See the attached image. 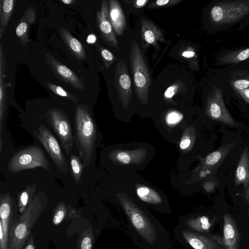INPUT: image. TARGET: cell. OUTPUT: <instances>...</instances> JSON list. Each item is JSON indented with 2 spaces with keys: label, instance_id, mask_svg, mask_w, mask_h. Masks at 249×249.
Here are the masks:
<instances>
[{
  "label": "cell",
  "instance_id": "obj_1",
  "mask_svg": "<svg viewBox=\"0 0 249 249\" xmlns=\"http://www.w3.org/2000/svg\"><path fill=\"white\" fill-rule=\"evenodd\" d=\"M130 237L139 249H174L170 234L146 207L124 195H117Z\"/></svg>",
  "mask_w": 249,
  "mask_h": 249
},
{
  "label": "cell",
  "instance_id": "obj_2",
  "mask_svg": "<svg viewBox=\"0 0 249 249\" xmlns=\"http://www.w3.org/2000/svg\"><path fill=\"white\" fill-rule=\"evenodd\" d=\"M74 122V142L84 167H88L95 161L101 139L94 116L87 105H77Z\"/></svg>",
  "mask_w": 249,
  "mask_h": 249
},
{
  "label": "cell",
  "instance_id": "obj_3",
  "mask_svg": "<svg viewBox=\"0 0 249 249\" xmlns=\"http://www.w3.org/2000/svg\"><path fill=\"white\" fill-rule=\"evenodd\" d=\"M49 198L44 191L36 195L30 207L11 226L9 234L8 249H22L31 235L33 227L46 209Z\"/></svg>",
  "mask_w": 249,
  "mask_h": 249
},
{
  "label": "cell",
  "instance_id": "obj_4",
  "mask_svg": "<svg viewBox=\"0 0 249 249\" xmlns=\"http://www.w3.org/2000/svg\"><path fill=\"white\" fill-rule=\"evenodd\" d=\"M129 59L136 96L146 104L152 81L143 53L135 40L131 45Z\"/></svg>",
  "mask_w": 249,
  "mask_h": 249
},
{
  "label": "cell",
  "instance_id": "obj_5",
  "mask_svg": "<svg viewBox=\"0 0 249 249\" xmlns=\"http://www.w3.org/2000/svg\"><path fill=\"white\" fill-rule=\"evenodd\" d=\"M36 167L51 171L44 151L36 145L25 147L18 151L9 160L8 164L9 170L13 173Z\"/></svg>",
  "mask_w": 249,
  "mask_h": 249
},
{
  "label": "cell",
  "instance_id": "obj_6",
  "mask_svg": "<svg viewBox=\"0 0 249 249\" xmlns=\"http://www.w3.org/2000/svg\"><path fill=\"white\" fill-rule=\"evenodd\" d=\"M45 119L58 138L63 150L67 155H70L74 138L71 122L66 113L57 108H50L46 112Z\"/></svg>",
  "mask_w": 249,
  "mask_h": 249
},
{
  "label": "cell",
  "instance_id": "obj_7",
  "mask_svg": "<svg viewBox=\"0 0 249 249\" xmlns=\"http://www.w3.org/2000/svg\"><path fill=\"white\" fill-rule=\"evenodd\" d=\"M249 13V0L226 1L218 2L211 10V18L217 25L237 21Z\"/></svg>",
  "mask_w": 249,
  "mask_h": 249
},
{
  "label": "cell",
  "instance_id": "obj_8",
  "mask_svg": "<svg viewBox=\"0 0 249 249\" xmlns=\"http://www.w3.org/2000/svg\"><path fill=\"white\" fill-rule=\"evenodd\" d=\"M33 135L43 145L54 164L64 174L69 166L61 148L55 137L45 125L40 124L33 131Z\"/></svg>",
  "mask_w": 249,
  "mask_h": 249
},
{
  "label": "cell",
  "instance_id": "obj_9",
  "mask_svg": "<svg viewBox=\"0 0 249 249\" xmlns=\"http://www.w3.org/2000/svg\"><path fill=\"white\" fill-rule=\"evenodd\" d=\"M15 199L9 193L0 195V249H8L9 231L16 219Z\"/></svg>",
  "mask_w": 249,
  "mask_h": 249
},
{
  "label": "cell",
  "instance_id": "obj_10",
  "mask_svg": "<svg viewBox=\"0 0 249 249\" xmlns=\"http://www.w3.org/2000/svg\"><path fill=\"white\" fill-rule=\"evenodd\" d=\"M174 234L185 249H220L212 237L190 231L179 224L174 228Z\"/></svg>",
  "mask_w": 249,
  "mask_h": 249
},
{
  "label": "cell",
  "instance_id": "obj_11",
  "mask_svg": "<svg viewBox=\"0 0 249 249\" xmlns=\"http://www.w3.org/2000/svg\"><path fill=\"white\" fill-rule=\"evenodd\" d=\"M206 112L212 120L227 125L237 127L238 124L226 108L222 93L218 88H215L208 97Z\"/></svg>",
  "mask_w": 249,
  "mask_h": 249
},
{
  "label": "cell",
  "instance_id": "obj_12",
  "mask_svg": "<svg viewBox=\"0 0 249 249\" xmlns=\"http://www.w3.org/2000/svg\"><path fill=\"white\" fill-rule=\"evenodd\" d=\"M114 82L118 96L123 105L127 107L132 97L131 80L124 61L119 60L116 63Z\"/></svg>",
  "mask_w": 249,
  "mask_h": 249
},
{
  "label": "cell",
  "instance_id": "obj_13",
  "mask_svg": "<svg viewBox=\"0 0 249 249\" xmlns=\"http://www.w3.org/2000/svg\"><path fill=\"white\" fill-rule=\"evenodd\" d=\"M108 1H101V9L96 12V22L101 37L108 45L119 49L118 42L109 16Z\"/></svg>",
  "mask_w": 249,
  "mask_h": 249
},
{
  "label": "cell",
  "instance_id": "obj_14",
  "mask_svg": "<svg viewBox=\"0 0 249 249\" xmlns=\"http://www.w3.org/2000/svg\"><path fill=\"white\" fill-rule=\"evenodd\" d=\"M45 61L50 66L54 74L61 81H63L73 88L84 90L82 81L71 70L58 61L50 53L45 54Z\"/></svg>",
  "mask_w": 249,
  "mask_h": 249
},
{
  "label": "cell",
  "instance_id": "obj_15",
  "mask_svg": "<svg viewBox=\"0 0 249 249\" xmlns=\"http://www.w3.org/2000/svg\"><path fill=\"white\" fill-rule=\"evenodd\" d=\"M223 219L222 237L217 235H213L212 238L223 246L225 249H239L240 236L235 220L228 214H225Z\"/></svg>",
  "mask_w": 249,
  "mask_h": 249
},
{
  "label": "cell",
  "instance_id": "obj_16",
  "mask_svg": "<svg viewBox=\"0 0 249 249\" xmlns=\"http://www.w3.org/2000/svg\"><path fill=\"white\" fill-rule=\"evenodd\" d=\"M141 36L143 48L152 45L158 48L160 43L165 41V37L160 29L146 18L142 19L141 22Z\"/></svg>",
  "mask_w": 249,
  "mask_h": 249
},
{
  "label": "cell",
  "instance_id": "obj_17",
  "mask_svg": "<svg viewBox=\"0 0 249 249\" xmlns=\"http://www.w3.org/2000/svg\"><path fill=\"white\" fill-rule=\"evenodd\" d=\"M0 43V141L1 142L7 120L6 90L7 86L4 81L6 63L4 51Z\"/></svg>",
  "mask_w": 249,
  "mask_h": 249
},
{
  "label": "cell",
  "instance_id": "obj_18",
  "mask_svg": "<svg viewBox=\"0 0 249 249\" xmlns=\"http://www.w3.org/2000/svg\"><path fill=\"white\" fill-rule=\"evenodd\" d=\"M179 225L190 231L205 234L209 231L212 223L209 218L204 215H185L178 218Z\"/></svg>",
  "mask_w": 249,
  "mask_h": 249
},
{
  "label": "cell",
  "instance_id": "obj_19",
  "mask_svg": "<svg viewBox=\"0 0 249 249\" xmlns=\"http://www.w3.org/2000/svg\"><path fill=\"white\" fill-rule=\"evenodd\" d=\"M108 8L110 21L116 35L121 36L125 30L126 21L120 2L109 0Z\"/></svg>",
  "mask_w": 249,
  "mask_h": 249
},
{
  "label": "cell",
  "instance_id": "obj_20",
  "mask_svg": "<svg viewBox=\"0 0 249 249\" xmlns=\"http://www.w3.org/2000/svg\"><path fill=\"white\" fill-rule=\"evenodd\" d=\"M235 184L243 185V194L247 193L249 186V150L246 147L239 160L235 174Z\"/></svg>",
  "mask_w": 249,
  "mask_h": 249
},
{
  "label": "cell",
  "instance_id": "obj_21",
  "mask_svg": "<svg viewBox=\"0 0 249 249\" xmlns=\"http://www.w3.org/2000/svg\"><path fill=\"white\" fill-rule=\"evenodd\" d=\"M59 31L61 37L71 54L78 60L85 59L86 52L82 43L74 37L65 27H60Z\"/></svg>",
  "mask_w": 249,
  "mask_h": 249
},
{
  "label": "cell",
  "instance_id": "obj_22",
  "mask_svg": "<svg viewBox=\"0 0 249 249\" xmlns=\"http://www.w3.org/2000/svg\"><path fill=\"white\" fill-rule=\"evenodd\" d=\"M234 143H230L222 145L216 150L208 154L203 160V166L210 171L216 169L222 162L234 146Z\"/></svg>",
  "mask_w": 249,
  "mask_h": 249
},
{
  "label": "cell",
  "instance_id": "obj_23",
  "mask_svg": "<svg viewBox=\"0 0 249 249\" xmlns=\"http://www.w3.org/2000/svg\"><path fill=\"white\" fill-rule=\"evenodd\" d=\"M37 183L27 185L18 195V208L20 214H23L30 207L36 194Z\"/></svg>",
  "mask_w": 249,
  "mask_h": 249
},
{
  "label": "cell",
  "instance_id": "obj_24",
  "mask_svg": "<svg viewBox=\"0 0 249 249\" xmlns=\"http://www.w3.org/2000/svg\"><path fill=\"white\" fill-rule=\"evenodd\" d=\"M16 0H0V39L4 35L5 29L12 16Z\"/></svg>",
  "mask_w": 249,
  "mask_h": 249
},
{
  "label": "cell",
  "instance_id": "obj_25",
  "mask_svg": "<svg viewBox=\"0 0 249 249\" xmlns=\"http://www.w3.org/2000/svg\"><path fill=\"white\" fill-rule=\"evenodd\" d=\"M76 211L67 205L63 201H59L53 210L52 213V221L53 225L56 226L60 224L66 217L69 216H75Z\"/></svg>",
  "mask_w": 249,
  "mask_h": 249
},
{
  "label": "cell",
  "instance_id": "obj_26",
  "mask_svg": "<svg viewBox=\"0 0 249 249\" xmlns=\"http://www.w3.org/2000/svg\"><path fill=\"white\" fill-rule=\"evenodd\" d=\"M94 242L93 228L91 226L89 227L79 234L76 249H93Z\"/></svg>",
  "mask_w": 249,
  "mask_h": 249
},
{
  "label": "cell",
  "instance_id": "obj_27",
  "mask_svg": "<svg viewBox=\"0 0 249 249\" xmlns=\"http://www.w3.org/2000/svg\"><path fill=\"white\" fill-rule=\"evenodd\" d=\"M70 170L73 178L76 183H79L80 181L84 165L81 162L79 156L74 154H71L69 158Z\"/></svg>",
  "mask_w": 249,
  "mask_h": 249
},
{
  "label": "cell",
  "instance_id": "obj_28",
  "mask_svg": "<svg viewBox=\"0 0 249 249\" xmlns=\"http://www.w3.org/2000/svg\"><path fill=\"white\" fill-rule=\"evenodd\" d=\"M249 58V48L231 52L221 58L224 63H238Z\"/></svg>",
  "mask_w": 249,
  "mask_h": 249
},
{
  "label": "cell",
  "instance_id": "obj_29",
  "mask_svg": "<svg viewBox=\"0 0 249 249\" xmlns=\"http://www.w3.org/2000/svg\"><path fill=\"white\" fill-rule=\"evenodd\" d=\"M30 25L22 17L16 27V35L22 45H25L29 41V28Z\"/></svg>",
  "mask_w": 249,
  "mask_h": 249
},
{
  "label": "cell",
  "instance_id": "obj_30",
  "mask_svg": "<svg viewBox=\"0 0 249 249\" xmlns=\"http://www.w3.org/2000/svg\"><path fill=\"white\" fill-rule=\"evenodd\" d=\"M47 85L49 89L56 95L65 99L72 101L75 104L78 103V99L76 96L61 87L51 83H47Z\"/></svg>",
  "mask_w": 249,
  "mask_h": 249
},
{
  "label": "cell",
  "instance_id": "obj_31",
  "mask_svg": "<svg viewBox=\"0 0 249 249\" xmlns=\"http://www.w3.org/2000/svg\"><path fill=\"white\" fill-rule=\"evenodd\" d=\"M96 46L99 50L105 67L107 69H108L116 61V57L109 50L104 48L99 44L97 43Z\"/></svg>",
  "mask_w": 249,
  "mask_h": 249
},
{
  "label": "cell",
  "instance_id": "obj_32",
  "mask_svg": "<svg viewBox=\"0 0 249 249\" xmlns=\"http://www.w3.org/2000/svg\"><path fill=\"white\" fill-rule=\"evenodd\" d=\"M181 0H158L152 1L147 6V9H155L169 7L177 4Z\"/></svg>",
  "mask_w": 249,
  "mask_h": 249
},
{
  "label": "cell",
  "instance_id": "obj_33",
  "mask_svg": "<svg viewBox=\"0 0 249 249\" xmlns=\"http://www.w3.org/2000/svg\"><path fill=\"white\" fill-rule=\"evenodd\" d=\"M182 116L179 113L176 111L170 112L166 117V122L169 124H174L180 121Z\"/></svg>",
  "mask_w": 249,
  "mask_h": 249
},
{
  "label": "cell",
  "instance_id": "obj_34",
  "mask_svg": "<svg viewBox=\"0 0 249 249\" xmlns=\"http://www.w3.org/2000/svg\"><path fill=\"white\" fill-rule=\"evenodd\" d=\"M232 85L237 90L246 89L249 88V80L238 79L233 82Z\"/></svg>",
  "mask_w": 249,
  "mask_h": 249
},
{
  "label": "cell",
  "instance_id": "obj_35",
  "mask_svg": "<svg viewBox=\"0 0 249 249\" xmlns=\"http://www.w3.org/2000/svg\"><path fill=\"white\" fill-rule=\"evenodd\" d=\"M22 18H24L30 25L33 24L36 19V12L34 9L29 8L24 12Z\"/></svg>",
  "mask_w": 249,
  "mask_h": 249
},
{
  "label": "cell",
  "instance_id": "obj_36",
  "mask_svg": "<svg viewBox=\"0 0 249 249\" xmlns=\"http://www.w3.org/2000/svg\"><path fill=\"white\" fill-rule=\"evenodd\" d=\"M178 88V85L174 84L169 87L164 92V96L168 99L174 96Z\"/></svg>",
  "mask_w": 249,
  "mask_h": 249
},
{
  "label": "cell",
  "instance_id": "obj_37",
  "mask_svg": "<svg viewBox=\"0 0 249 249\" xmlns=\"http://www.w3.org/2000/svg\"><path fill=\"white\" fill-rule=\"evenodd\" d=\"M117 159L119 161L124 164H127L130 161L129 155L125 152L119 153L117 154Z\"/></svg>",
  "mask_w": 249,
  "mask_h": 249
},
{
  "label": "cell",
  "instance_id": "obj_38",
  "mask_svg": "<svg viewBox=\"0 0 249 249\" xmlns=\"http://www.w3.org/2000/svg\"><path fill=\"white\" fill-rule=\"evenodd\" d=\"M24 249H36L35 237L31 234Z\"/></svg>",
  "mask_w": 249,
  "mask_h": 249
},
{
  "label": "cell",
  "instance_id": "obj_39",
  "mask_svg": "<svg viewBox=\"0 0 249 249\" xmlns=\"http://www.w3.org/2000/svg\"><path fill=\"white\" fill-rule=\"evenodd\" d=\"M132 2L134 7L141 8L144 7L149 2V0H137L132 1Z\"/></svg>",
  "mask_w": 249,
  "mask_h": 249
},
{
  "label": "cell",
  "instance_id": "obj_40",
  "mask_svg": "<svg viewBox=\"0 0 249 249\" xmlns=\"http://www.w3.org/2000/svg\"><path fill=\"white\" fill-rule=\"evenodd\" d=\"M239 94L248 102L249 103V88L237 90Z\"/></svg>",
  "mask_w": 249,
  "mask_h": 249
},
{
  "label": "cell",
  "instance_id": "obj_41",
  "mask_svg": "<svg viewBox=\"0 0 249 249\" xmlns=\"http://www.w3.org/2000/svg\"><path fill=\"white\" fill-rule=\"evenodd\" d=\"M191 143V141L188 138L183 139L179 144L180 148L181 149H185L188 148Z\"/></svg>",
  "mask_w": 249,
  "mask_h": 249
},
{
  "label": "cell",
  "instance_id": "obj_42",
  "mask_svg": "<svg viewBox=\"0 0 249 249\" xmlns=\"http://www.w3.org/2000/svg\"><path fill=\"white\" fill-rule=\"evenodd\" d=\"M181 55L185 58H191L194 57L195 52L193 50H186L182 53Z\"/></svg>",
  "mask_w": 249,
  "mask_h": 249
},
{
  "label": "cell",
  "instance_id": "obj_43",
  "mask_svg": "<svg viewBox=\"0 0 249 249\" xmlns=\"http://www.w3.org/2000/svg\"><path fill=\"white\" fill-rule=\"evenodd\" d=\"M96 40V38L95 35L93 34H90L88 36L87 41L88 43L92 44L95 43Z\"/></svg>",
  "mask_w": 249,
  "mask_h": 249
},
{
  "label": "cell",
  "instance_id": "obj_44",
  "mask_svg": "<svg viewBox=\"0 0 249 249\" xmlns=\"http://www.w3.org/2000/svg\"><path fill=\"white\" fill-rule=\"evenodd\" d=\"M207 186H209V187L205 188V190L207 192H212V191H213V190L214 189L215 184L213 182H208V183H206V187H207Z\"/></svg>",
  "mask_w": 249,
  "mask_h": 249
},
{
  "label": "cell",
  "instance_id": "obj_45",
  "mask_svg": "<svg viewBox=\"0 0 249 249\" xmlns=\"http://www.w3.org/2000/svg\"><path fill=\"white\" fill-rule=\"evenodd\" d=\"M60 1L65 4H75L76 0H60Z\"/></svg>",
  "mask_w": 249,
  "mask_h": 249
},
{
  "label": "cell",
  "instance_id": "obj_46",
  "mask_svg": "<svg viewBox=\"0 0 249 249\" xmlns=\"http://www.w3.org/2000/svg\"><path fill=\"white\" fill-rule=\"evenodd\" d=\"M245 198L246 201L248 202L249 204V186L248 189V191L246 194L245 195Z\"/></svg>",
  "mask_w": 249,
  "mask_h": 249
}]
</instances>
